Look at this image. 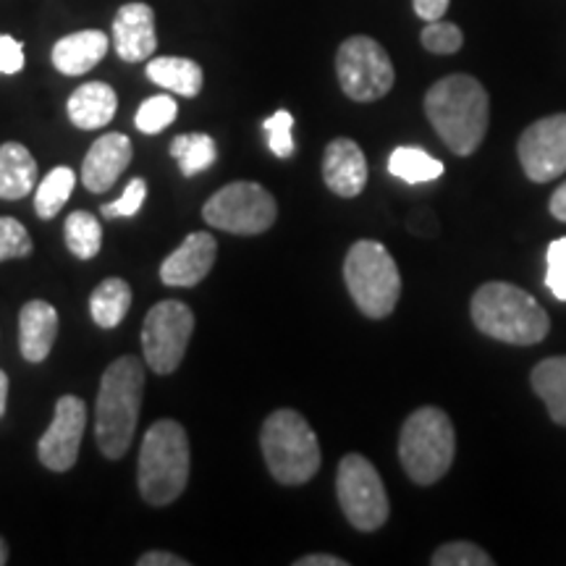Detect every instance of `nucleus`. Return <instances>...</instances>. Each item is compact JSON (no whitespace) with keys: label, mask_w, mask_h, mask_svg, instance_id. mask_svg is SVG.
I'll list each match as a JSON object with an SVG mask.
<instances>
[{"label":"nucleus","mask_w":566,"mask_h":566,"mask_svg":"<svg viewBox=\"0 0 566 566\" xmlns=\"http://www.w3.org/2000/svg\"><path fill=\"white\" fill-rule=\"evenodd\" d=\"M424 116L443 145L459 158H467L483 145L491 122V101L475 76L451 74L428 90Z\"/></svg>","instance_id":"obj_1"},{"label":"nucleus","mask_w":566,"mask_h":566,"mask_svg":"<svg viewBox=\"0 0 566 566\" xmlns=\"http://www.w3.org/2000/svg\"><path fill=\"white\" fill-rule=\"evenodd\" d=\"M470 313L480 334L514 346L541 344L551 331V317L535 296L506 281L483 283L472 296Z\"/></svg>","instance_id":"obj_2"},{"label":"nucleus","mask_w":566,"mask_h":566,"mask_svg":"<svg viewBox=\"0 0 566 566\" xmlns=\"http://www.w3.org/2000/svg\"><path fill=\"white\" fill-rule=\"evenodd\" d=\"M145 367L126 354L103 373L95 409V441L108 459H122L134 441L139 422Z\"/></svg>","instance_id":"obj_3"},{"label":"nucleus","mask_w":566,"mask_h":566,"mask_svg":"<svg viewBox=\"0 0 566 566\" xmlns=\"http://www.w3.org/2000/svg\"><path fill=\"white\" fill-rule=\"evenodd\" d=\"M189 467V438L181 422L158 420L150 424L142 441L137 462V485L142 499L150 506H168L187 491Z\"/></svg>","instance_id":"obj_4"},{"label":"nucleus","mask_w":566,"mask_h":566,"mask_svg":"<svg viewBox=\"0 0 566 566\" xmlns=\"http://www.w3.org/2000/svg\"><path fill=\"white\" fill-rule=\"evenodd\" d=\"M260 449L281 485H304L321 470L323 454L315 430L294 409H275L260 430Z\"/></svg>","instance_id":"obj_5"},{"label":"nucleus","mask_w":566,"mask_h":566,"mask_svg":"<svg viewBox=\"0 0 566 566\" xmlns=\"http://www.w3.org/2000/svg\"><path fill=\"white\" fill-rule=\"evenodd\" d=\"M454 454L457 433L443 409L420 407L401 424L399 459L412 483H438L454 464Z\"/></svg>","instance_id":"obj_6"},{"label":"nucleus","mask_w":566,"mask_h":566,"mask_svg":"<svg viewBox=\"0 0 566 566\" xmlns=\"http://www.w3.org/2000/svg\"><path fill=\"white\" fill-rule=\"evenodd\" d=\"M344 281L359 313L380 321L396 310L401 296V275L391 252L373 239L352 244L344 260Z\"/></svg>","instance_id":"obj_7"},{"label":"nucleus","mask_w":566,"mask_h":566,"mask_svg":"<svg viewBox=\"0 0 566 566\" xmlns=\"http://www.w3.org/2000/svg\"><path fill=\"white\" fill-rule=\"evenodd\" d=\"M336 493L342 512L354 530L375 533L386 525L391 506H388L384 480L370 459L363 454H346L336 472Z\"/></svg>","instance_id":"obj_8"},{"label":"nucleus","mask_w":566,"mask_h":566,"mask_svg":"<svg viewBox=\"0 0 566 566\" xmlns=\"http://www.w3.org/2000/svg\"><path fill=\"white\" fill-rule=\"evenodd\" d=\"M336 74L344 95L354 103L380 101L396 82L394 63L386 48L365 34H354L342 42L336 53Z\"/></svg>","instance_id":"obj_9"},{"label":"nucleus","mask_w":566,"mask_h":566,"mask_svg":"<svg viewBox=\"0 0 566 566\" xmlns=\"http://www.w3.org/2000/svg\"><path fill=\"white\" fill-rule=\"evenodd\" d=\"M202 218L212 229H221L239 237H258L265 233L279 218V205L265 187L254 181H233L218 189L205 202Z\"/></svg>","instance_id":"obj_10"},{"label":"nucleus","mask_w":566,"mask_h":566,"mask_svg":"<svg viewBox=\"0 0 566 566\" xmlns=\"http://www.w3.org/2000/svg\"><path fill=\"white\" fill-rule=\"evenodd\" d=\"M195 334V313L184 302L166 300L147 313L142 325V352L153 373L171 375L187 357Z\"/></svg>","instance_id":"obj_11"},{"label":"nucleus","mask_w":566,"mask_h":566,"mask_svg":"<svg viewBox=\"0 0 566 566\" xmlns=\"http://www.w3.org/2000/svg\"><path fill=\"white\" fill-rule=\"evenodd\" d=\"M522 171L530 181L548 184L566 171V113L541 118L522 132L520 145Z\"/></svg>","instance_id":"obj_12"},{"label":"nucleus","mask_w":566,"mask_h":566,"mask_svg":"<svg viewBox=\"0 0 566 566\" xmlns=\"http://www.w3.org/2000/svg\"><path fill=\"white\" fill-rule=\"evenodd\" d=\"M84 428H87V405L80 396H61L53 422L48 424L38 443L40 462L51 472H69L80 459Z\"/></svg>","instance_id":"obj_13"},{"label":"nucleus","mask_w":566,"mask_h":566,"mask_svg":"<svg viewBox=\"0 0 566 566\" xmlns=\"http://www.w3.org/2000/svg\"><path fill=\"white\" fill-rule=\"evenodd\" d=\"M218 258V242L208 231L189 233L176 250L163 260L160 281L166 286H197L202 279H208Z\"/></svg>","instance_id":"obj_14"},{"label":"nucleus","mask_w":566,"mask_h":566,"mask_svg":"<svg viewBox=\"0 0 566 566\" xmlns=\"http://www.w3.org/2000/svg\"><path fill=\"white\" fill-rule=\"evenodd\" d=\"M132 139L126 134H103L90 147L87 158L82 163V181L90 192L103 195L116 184L132 163Z\"/></svg>","instance_id":"obj_15"},{"label":"nucleus","mask_w":566,"mask_h":566,"mask_svg":"<svg viewBox=\"0 0 566 566\" xmlns=\"http://www.w3.org/2000/svg\"><path fill=\"white\" fill-rule=\"evenodd\" d=\"M113 45L126 63L147 61L158 48L155 13L147 3H126L113 19Z\"/></svg>","instance_id":"obj_16"},{"label":"nucleus","mask_w":566,"mask_h":566,"mask_svg":"<svg viewBox=\"0 0 566 566\" xmlns=\"http://www.w3.org/2000/svg\"><path fill=\"white\" fill-rule=\"evenodd\" d=\"M323 181L331 192L344 197V200L363 195L367 184V160L363 147L346 137L331 142L323 155Z\"/></svg>","instance_id":"obj_17"},{"label":"nucleus","mask_w":566,"mask_h":566,"mask_svg":"<svg viewBox=\"0 0 566 566\" xmlns=\"http://www.w3.org/2000/svg\"><path fill=\"white\" fill-rule=\"evenodd\" d=\"M59 336V313L51 302L32 300L19 313V349L27 363L40 365L51 354Z\"/></svg>","instance_id":"obj_18"},{"label":"nucleus","mask_w":566,"mask_h":566,"mask_svg":"<svg viewBox=\"0 0 566 566\" xmlns=\"http://www.w3.org/2000/svg\"><path fill=\"white\" fill-rule=\"evenodd\" d=\"M111 40L108 34L101 30H82L74 34H66L53 45V66L61 71L63 76H82L108 53Z\"/></svg>","instance_id":"obj_19"},{"label":"nucleus","mask_w":566,"mask_h":566,"mask_svg":"<svg viewBox=\"0 0 566 566\" xmlns=\"http://www.w3.org/2000/svg\"><path fill=\"white\" fill-rule=\"evenodd\" d=\"M118 111L116 90L105 82H87L69 97V118L76 129L95 132L113 122Z\"/></svg>","instance_id":"obj_20"},{"label":"nucleus","mask_w":566,"mask_h":566,"mask_svg":"<svg viewBox=\"0 0 566 566\" xmlns=\"http://www.w3.org/2000/svg\"><path fill=\"white\" fill-rule=\"evenodd\" d=\"M38 163L19 142H6L0 147V200H21L34 189Z\"/></svg>","instance_id":"obj_21"},{"label":"nucleus","mask_w":566,"mask_h":566,"mask_svg":"<svg viewBox=\"0 0 566 566\" xmlns=\"http://www.w3.org/2000/svg\"><path fill=\"white\" fill-rule=\"evenodd\" d=\"M147 80L158 87L174 92L181 97H197L202 92L205 74L202 66L192 59H179V55H160L147 63Z\"/></svg>","instance_id":"obj_22"},{"label":"nucleus","mask_w":566,"mask_h":566,"mask_svg":"<svg viewBox=\"0 0 566 566\" xmlns=\"http://www.w3.org/2000/svg\"><path fill=\"white\" fill-rule=\"evenodd\" d=\"M530 384L548 407L551 420L566 428V357H548L537 363Z\"/></svg>","instance_id":"obj_23"},{"label":"nucleus","mask_w":566,"mask_h":566,"mask_svg":"<svg viewBox=\"0 0 566 566\" xmlns=\"http://www.w3.org/2000/svg\"><path fill=\"white\" fill-rule=\"evenodd\" d=\"M132 307V286L124 279H105L90 296V315L101 328H116Z\"/></svg>","instance_id":"obj_24"},{"label":"nucleus","mask_w":566,"mask_h":566,"mask_svg":"<svg viewBox=\"0 0 566 566\" xmlns=\"http://www.w3.org/2000/svg\"><path fill=\"white\" fill-rule=\"evenodd\" d=\"M388 171L407 184H424L441 179L443 163L420 147H396L388 158Z\"/></svg>","instance_id":"obj_25"},{"label":"nucleus","mask_w":566,"mask_h":566,"mask_svg":"<svg viewBox=\"0 0 566 566\" xmlns=\"http://www.w3.org/2000/svg\"><path fill=\"white\" fill-rule=\"evenodd\" d=\"M66 233V247L74 258L92 260L103 250V226L87 210H74L63 226Z\"/></svg>","instance_id":"obj_26"},{"label":"nucleus","mask_w":566,"mask_h":566,"mask_svg":"<svg viewBox=\"0 0 566 566\" xmlns=\"http://www.w3.org/2000/svg\"><path fill=\"white\" fill-rule=\"evenodd\" d=\"M171 158L179 163L184 176H197L216 163L218 147L208 134H179L171 142Z\"/></svg>","instance_id":"obj_27"},{"label":"nucleus","mask_w":566,"mask_h":566,"mask_svg":"<svg viewBox=\"0 0 566 566\" xmlns=\"http://www.w3.org/2000/svg\"><path fill=\"white\" fill-rule=\"evenodd\" d=\"M74 184H76V174L66 166L53 168V171L40 181L38 195H34V210H38L42 221H51V218L59 216L63 205L69 202Z\"/></svg>","instance_id":"obj_28"},{"label":"nucleus","mask_w":566,"mask_h":566,"mask_svg":"<svg viewBox=\"0 0 566 566\" xmlns=\"http://www.w3.org/2000/svg\"><path fill=\"white\" fill-rule=\"evenodd\" d=\"M179 116V105L171 95H155L150 101H145L139 105L137 116H134V124H137L139 132L145 134H160L163 129H168Z\"/></svg>","instance_id":"obj_29"},{"label":"nucleus","mask_w":566,"mask_h":566,"mask_svg":"<svg viewBox=\"0 0 566 566\" xmlns=\"http://www.w3.org/2000/svg\"><path fill=\"white\" fill-rule=\"evenodd\" d=\"M422 45L424 51L436 53V55H451V53H459L464 45V34L459 30L457 24H451V21H428V27L422 30Z\"/></svg>","instance_id":"obj_30"},{"label":"nucleus","mask_w":566,"mask_h":566,"mask_svg":"<svg viewBox=\"0 0 566 566\" xmlns=\"http://www.w3.org/2000/svg\"><path fill=\"white\" fill-rule=\"evenodd\" d=\"M430 564L433 566H493V558L485 554L483 548L475 546V543L457 541L446 543L430 556Z\"/></svg>","instance_id":"obj_31"},{"label":"nucleus","mask_w":566,"mask_h":566,"mask_svg":"<svg viewBox=\"0 0 566 566\" xmlns=\"http://www.w3.org/2000/svg\"><path fill=\"white\" fill-rule=\"evenodd\" d=\"M32 254V237L17 218H0V263L17 258H30Z\"/></svg>","instance_id":"obj_32"},{"label":"nucleus","mask_w":566,"mask_h":566,"mask_svg":"<svg viewBox=\"0 0 566 566\" xmlns=\"http://www.w3.org/2000/svg\"><path fill=\"white\" fill-rule=\"evenodd\" d=\"M294 116L286 108L275 111L271 118H265L263 129L268 132V147L275 158H292L294 155V137H292Z\"/></svg>","instance_id":"obj_33"},{"label":"nucleus","mask_w":566,"mask_h":566,"mask_svg":"<svg viewBox=\"0 0 566 566\" xmlns=\"http://www.w3.org/2000/svg\"><path fill=\"white\" fill-rule=\"evenodd\" d=\"M546 286L558 302H566V237L554 239L546 252Z\"/></svg>","instance_id":"obj_34"},{"label":"nucleus","mask_w":566,"mask_h":566,"mask_svg":"<svg viewBox=\"0 0 566 566\" xmlns=\"http://www.w3.org/2000/svg\"><path fill=\"white\" fill-rule=\"evenodd\" d=\"M145 197H147V184H145V179H139V176H137V179H132L129 187L124 189L122 200L103 205L101 212L105 218H132L142 210V205H145Z\"/></svg>","instance_id":"obj_35"},{"label":"nucleus","mask_w":566,"mask_h":566,"mask_svg":"<svg viewBox=\"0 0 566 566\" xmlns=\"http://www.w3.org/2000/svg\"><path fill=\"white\" fill-rule=\"evenodd\" d=\"M24 69V45L11 34H0V74H19Z\"/></svg>","instance_id":"obj_36"},{"label":"nucleus","mask_w":566,"mask_h":566,"mask_svg":"<svg viewBox=\"0 0 566 566\" xmlns=\"http://www.w3.org/2000/svg\"><path fill=\"white\" fill-rule=\"evenodd\" d=\"M415 3V13L422 21H438L443 19V13L449 11L451 0H412Z\"/></svg>","instance_id":"obj_37"},{"label":"nucleus","mask_w":566,"mask_h":566,"mask_svg":"<svg viewBox=\"0 0 566 566\" xmlns=\"http://www.w3.org/2000/svg\"><path fill=\"white\" fill-rule=\"evenodd\" d=\"M139 566H189L187 558L168 554V551H147L145 556L137 558Z\"/></svg>","instance_id":"obj_38"},{"label":"nucleus","mask_w":566,"mask_h":566,"mask_svg":"<svg viewBox=\"0 0 566 566\" xmlns=\"http://www.w3.org/2000/svg\"><path fill=\"white\" fill-rule=\"evenodd\" d=\"M346 564L349 562H344V558L331 556V554H310L294 562V566H346Z\"/></svg>","instance_id":"obj_39"},{"label":"nucleus","mask_w":566,"mask_h":566,"mask_svg":"<svg viewBox=\"0 0 566 566\" xmlns=\"http://www.w3.org/2000/svg\"><path fill=\"white\" fill-rule=\"evenodd\" d=\"M551 216H554L556 221L566 223V181L556 189L554 197H551Z\"/></svg>","instance_id":"obj_40"},{"label":"nucleus","mask_w":566,"mask_h":566,"mask_svg":"<svg viewBox=\"0 0 566 566\" xmlns=\"http://www.w3.org/2000/svg\"><path fill=\"white\" fill-rule=\"evenodd\" d=\"M6 405H9V375L0 370V417L6 415Z\"/></svg>","instance_id":"obj_41"},{"label":"nucleus","mask_w":566,"mask_h":566,"mask_svg":"<svg viewBox=\"0 0 566 566\" xmlns=\"http://www.w3.org/2000/svg\"><path fill=\"white\" fill-rule=\"evenodd\" d=\"M9 562V546H6V541L0 537V566Z\"/></svg>","instance_id":"obj_42"}]
</instances>
